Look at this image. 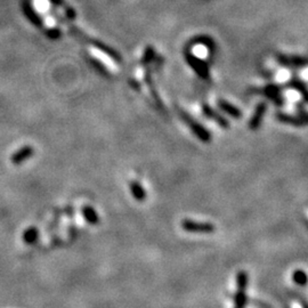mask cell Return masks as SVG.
Segmentation results:
<instances>
[{"label": "cell", "mask_w": 308, "mask_h": 308, "mask_svg": "<svg viewBox=\"0 0 308 308\" xmlns=\"http://www.w3.org/2000/svg\"><path fill=\"white\" fill-rule=\"evenodd\" d=\"M181 117L182 119L184 120V123L191 128L192 133L194 134L200 141H202L203 143H209V142L211 141V135L209 134V131L205 129L202 124L196 123L193 118H191V116H188L187 113L184 112V111H181Z\"/></svg>", "instance_id": "6da1fadb"}, {"label": "cell", "mask_w": 308, "mask_h": 308, "mask_svg": "<svg viewBox=\"0 0 308 308\" xmlns=\"http://www.w3.org/2000/svg\"><path fill=\"white\" fill-rule=\"evenodd\" d=\"M185 59L186 62L189 64V66L192 67V70L195 73H198L200 78H202V79H209V67L207 63L198 59V57L189 52L185 54Z\"/></svg>", "instance_id": "7a4b0ae2"}, {"label": "cell", "mask_w": 308, "mask_h": 308, "mask_svg": "<svg viewBox=\"0 0 308 308\" xmlns=\"http://www.w3.org/2000/svg\"><path fill=\"white\" fill-rule=\"evenodd\" d=\"M182 227L186 232L200 233V234H211L215 232V226L209 223H196L189 219H184L182 223Z\"/></svg>", "instance_id": "3957f363"}, {"label": "cell", "mask_w": 308, "mask_h": 308, "mask_svg": "<svg viewBox=\"0 0 308 308\" xmlns=\"http://www.w3.org/2000/svg\"><path fill=\"white\" fill-rule=\"evenodd\" d=\"M257 93L264 95L267 98H269L276 105H282L283 104V98L281 96V89L279 86L275 84H268V86L260 88V89H256Z\"/></svg>", "instance_id": "277c9868"}, {"label": "cell", "mask_w": 308, "mask_h": 308, "mask_svg": "<svg viewBox=\"0 0 308 308\" xmlns=\"http://www.w3.org/2000/svg\"><path fill=\"white\" fill-rule=\"evenodd\" d=\"M277 62L284 66L289 67H305L308 65L307 57L301 56H290V55H277Z\"/></svg>", "instance_id": "5b68a950"}, {"label": "cell", "mask_w": 308, "mask_h": 308, "mask_svg": "<svg viewBox=\"0 0 308 308\" xmlns=\"http://www.w3.org/2000/svg\"><path fill=\"white\" fill-rule=\"evenodd\" d=\"M266 109H267V105H266L265 102H262V103H259L258 105H257L256 110H255V113H253L251 119H250V123H249L250 129L257 130L260 127L263 118H264V116H265Z\"/></svg>", "instance_id": "8992f818"}, {"label": "cell", "mask_w": 308, "mask_h": 308, "mask_svg": "<svg viewBox=\"0 0 308 308\" xmlns=\"http://www.w3.org/2000/svg\"><path fill=\"white\" fill-rule=\"evenodd\" d=\"M277 119H279L281 123H287V124H292V126H306L308 124V114H303L300 117H292V116H287V114H279L277 116Z\"/></svg>", "instance_id": "52a82bcc"}, {"label": "cell", "mask_w": 308, "mask_h": 308, "mask_svg": "<svg viewBox=\"0 0 308 308\" xmlns=\"http://www.w3.org/2000/svg\"><path fill=\"white\" fill-rule=\"evenodd\" d=\"M202 111H203V114H205V117L209 118V119L214 120L215 123H217L221 127H223V128L228 127V123L226 121V119H224V118H223L222 116H219L218 113H216L215 111L208 105V104H203Z\"/></svg>", "instance_id": "ba28073f"}, {"label": "cell", "mask_w": 308, "mask_h": 308, "mask_svg": "<svg viewBox=\"0 0 308 308\" xmlns=\"http://www.w3.org/2000/svg\"><path fill=\"white\" fill-rule=\"evenodd\" d=\"M218 106L221 107L222 111H224L225 113H227L228 116L235 118V119H239V118H241V116H242L241 111H240L236 106L232 105L231 103H228L227 101L219 100L218 101Z\"/></svg>", "instance_id": "9c48e42d"}, {"label": "cell", "mask_w": 308, "mask_h": 308, "mask_svg": "<svg viewBox=\"0 0 308 308\" xmlns=\"http://www.w3.org/2000/svg\"><path fill=\"white\" fill-rule=\"evenodd\" d=\"M287 87L293 88V89L299 91V93L303 95L304 100L308 102V88H307L306 84L303 82V81H300L298 79H293V80H291L289 83H287Z\"/></svg>", "instance_id": "30bf717a"}, {"label": "cell", "mask_w": 308, "mask_h": 308, "mask_svg": "<svg viewBox=\"0 0 308 308\" xmlns=\"http://www.w3.org/2000/svg\"><path fill=\"white\" fill-rule=\"evenodd\" d=\"M246 287H238V291L234 297L235 306L234 308H246Z\"/></svg>", "instance_id": "8fae6325"}, {"label": "cell", "mask_w": 308, "mask_h": 308, "mask_svg": "<svg viewBox=\"0 0 308 308\" xmlns=\"http://www.w3.org/2000/svg\"><path fill=\"white\" fill-rule=\"evenodd\" d=\"M292 280L294 283L298 284V286L305 287V286H307V283H308V275H307V273L304 272L303 269H297V270H294L292 274Z\"/></svg>", "instance_id": "7c38bea8"}, {"label": "cell", "mask_w": 308, "mask_h": 308, "mask_svg": "<svg viewBox=\"0 0 308 308\" xmlns=\"http://www.w3.org/2000/svg\"><path fill=\"white\" fill-rule=\"evenodd\" d=\"M36 239H37V232H36V229H30V231H28V232L25 233L24 240H25V241L28 242V243L35 242Z\"/></svg>", "instance_id": "4fadbf2b"}]
</instances>
